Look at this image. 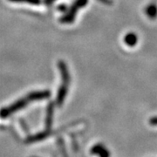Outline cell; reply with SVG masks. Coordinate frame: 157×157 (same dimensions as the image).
I'll return each instance as SVG.
<instances>
[{
  "mask_svg": "<svg viewBox=\"0 0 157 157\" xmlns=\"http://www.w3.org/2000/svg\"><path fill=\"white\" fill-rule=\"evenodd\" d=\"M59 69L61 71L62 78H63V84H62L60 89L59 91V95H58V102L60 104L62 101H64L65 96L67 94V86L69 84V74H68L67 69L65 65L64 62H59Z\"/></svg>",
  "mask_w": 157,
  "mask_h": 157,
  "instance_id": "obj_1",
  "label": "cell"
},
{
  "mask_svg": "<svg viewBox=\"0 0 157 157\" xmlns=\"http://www.w3.org/2000/svg\"><path fill=\"white\" fill-rule=\"evenodd\" d=\"M86 2H87V0H78V1H76L74 3V5L73 6V7H72L71 11H69L68 15H67L66 17L62 19V22H72L73 20V18H74V16H75V13H76L77 10H78V8L86 6Z\"/></svg>",
  "mask_w": 157,
  "mask_h": 157,
  "instance_id": "obj_2",
  "label": "cell"
},
{
  "mask_svg": "<svg viewBox=\"0 0 157 157\" xmlns=\"http://www.w3.org/2000/svg\"><path fill=\"white\" fill-rule=\"evenodd\" d=\"M125 41H126V43L128 44V45H134L136 43V41H137V39H136V37H135V34H128L126 38H125Z\"/></svg>",
  "mask_w": 157,
  "mask_h": 157,
  "instance_id": "obj_3",
  "label": "cell"
},
{
  "mask_svg": "<svg viewBox=\"0 0 157 157\" xmlns=\"http://www.w3.org/2000/svg\"><path fill=\"white\" fill-rule=\"evenodd\" d=\"M11 1H15V2H27L32 5H39L40 3V0H11Z\"/></svg>",
  "mask_w": 157,
  "mask_h": 157,
  "instance_id": "obj_4",
  "label": "cell"
},
{
  "mask_svg": "<svg viewBox=\"0 0 157 157\" xmlns=\"http://www.w3.org/2000/svg\"><path fill=\"white\" fill-rule=\"evenodd\" d=\"M52 1H54V0H45V3H46L47 5H51V3H52Z\"/></svg>",
  "mask_w": 157,
  "mask_h": 157,
  "instance_id": "obj_5",
  "label": "cell"
}]
</instances>
